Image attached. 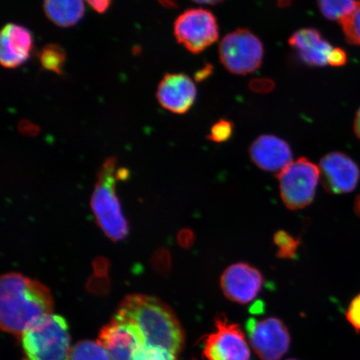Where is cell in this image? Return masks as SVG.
<instances>
[{"instance_id":"6da1fadb","label":"cell","mask_w":360,"mask_h":360,"mask_svg":"<svg viewBox=\"0 0 360 360\" xmlns=\"http://www.w3.org/2000/svg\"><path fill=\"white\" fill-rule=\"evenodd\" d=\"M53 300L46 286L21 274H4L0 285V326L20 337L53 313Z\"/></svg>"},{"instance_id":"7a4b0ae2","label":"cell","mask_w":360,"mask_h":360,"mask_svg":"<svg viewBox=\"0 0 360 360\" xmlns=\"http://www.w3.org/2000/svg\"><path fill=\"white\" fill-rule=\"evenodd\" d=\"M115 315L136 326L146 345L168 349L177 356L182 352L186 335L181 323L170 306L156 297L127 295Z\"/></svg>"},{"instance_id":"3957f363","label":"cell","mask_w":360,"mask_h":360,"mask_svg":"<svg viewBox=\"0 0 360 360\" xmlns=\"http://www.w3.org/2000/svg\"><path fill=\"white\" fill-rule=\"evenodd\" d=\"M25 360H70L69 326L65 318L49 314L20 337Z\"/></svg>"},{"instance_id":"277c9868","label":"cell","mask_w":360,"mask_h":360,"mask_svg":"<svg viewBox=\"0 0 360 360\" xmlns=\"http://www.w3.org/2000/svg\"><path fill=\"white\" fill-rule=\"evenodd\" d=\"M116 159L109 158L98 174L91 207L96 222L103 232L117 242L123 240L129 233V225L121 211L115 191Z\"/></svg>"},{"instance_id":"5b68a950","label":"cell","mask_w":360,"mask_h":360,"mask_svg":"<svg viewBox=\"0 0 360 360\" xmlns=\"http://www.w3.org/2000/svg\"><path fill=\"white\" fill-rule=\"evenodd\" d=\"M264 44L250 30L238 29L225 35L219 46V57L229 73L247 75L262 65Z\"/></svg>"},{"instance_id":"8992f818","label":"cell","mask_w":360,"mask_h":360,"mask_svg":"<svg viewBox=\"0 0 360 360\" xmlns=\"http://www.w3.org/2000/svg\"><path fill=\"white\" fill-rule=\"evenodd\" d=\"M321 169L306 158L291 162L278 174L281 199L288 209L298 210L311 204Z\"/></svg>"},{"instance_id":"52a82bcc","label":"cell","mask_w":360,"mask_h":360,"mask_svg":"<svg viewBox=\"0 0 360 360\" xmlns=\"http://www.w3.org/2000/svg\"><path fill=\"white\" fill-rule=\"evenodd\" d=\"M214 323L215 330L202 339L205 360H250V349L240 326L229 323L223 313L215 315Z\"/></svg>"},{"instance_id":"ba28073f","label":"cell","mask_w":360,"mask_h":360,"mask_svg":"<svg viewBox=\"0 0 360 360\" xmlns=\"http://www.w3.org/2000/svg\"><path fill=\"white\" fill-rule=\"evenodd\" d=\"M178 43L192 53H200L219 39V28L214 13L205 8H190L174 24Z\"/></svg>"},{"instance_id":"9c48e42d","label":"cell","mask_w":360,"mask_h":360,"mask_svg":"<svg viewBox=\"0 0 360 360\" xmlns=\"http://www.w3.org/2000/svg\"><path fill=\"white\" fill-rule=\"evenodd\" d=\"M245 328L252 348L261 360H281L290 349V331L281 319L250 318Z\"/></svg>"},{"instance_id":"30bf717a","label":"cell","mask_w":360,"mask_h":360,"mask_svg":"<svg viewBox=\"0 0 360 360\" xmlns=\"http://www.w3.org/2000/svg\"><path fill=\"white\" fill-rule=\"evenodd\" d=\"M98 341L111 360H131L134 353L146 345L145 337L136 326L116 315L101 328Z\"/></svg>"},{"instance_id":"8fae6325","label":"cell","mask_w":360,"mask_h":360,"mask_svg":"<svg viewBox=\"0 0 360 360\" xmlns=\"http://www.w3.org/2000/svg\"><path fill=\"white\" fill-rule=\"evenodd\" d=\"M264 283L263 274L247 263L232 264L220 278L224 295L233 303L247 304L258 296Z\"/></svg>"},{"instance_id":"7c38bea8","label":"cell","mask_w":360,"mask_h":360,"mask_svg":"<svg viewBox=\"0 0 360 360\" xmlns=\"http://www.w3.org/2000/svg\"><path fill=\"white\" fill-rule=\"evenodd\" d=\"M321 175L326 191L335 195L352 192L360 179L359 165L341 152H332L321 160Z\"/></svg>"},{"instance_id":"4fadbf2b","label":"cell","mask_w":360,"mask_h":360,"mask_svg":"<svg viewBox=\"0 0 360 360\" xmlns=\"http://www.w3.org/2000/svg\"><path fill=\"white\" fill-rule=\"evenodd\" d=\"M197 89L193 79L184 74H168L161 79L158 86V102L166 110L183 115L195 103Z\"/></svg>"},{"instance_id":"5bb4252c","label":"cell","mask_w":360,"mask_h":360,"mask_svg":"<svg viewBox=\"0 0 360 360\" xmlns=\"http://www.w3.org/2000/svg\"><path fill=\"white\" fill-rule=\"evenodd\" d=\"M250 156L261 169L276 172L291 163V148L283 139L271 134L261 135L252 143Z\"/></svg>"},{"instance_id":"9a60e30c","label":"cell","mask_w":360,"mask_h":360,"mask_svg":"<svg viewBox=\"0 0 360 360\" xmlns=\"http://www.w3.org/2000/svg\"><path fill=\"white\" fill-rule=\"evenodd\" d=\"M34 48L30 31L17 24L4 27L0 44V61L4 67L15 69L29 60Z\"/></svg>"},{"instance_id":"2e32d148","label":"cell","mask_w":360,"mask_h":360,"mask_svg":"<svg viewBox=\"0 0 360 360\" xmlns=\"http://www.w3.org/2000/svg\"><path fill=\"white\" fill-rule=\"evenodd\" d=\"M290 46L305 65L311 67L328 65L333 47L319 31L304 28L295 31L289 39Z\"/></svg>"},{"instance_id":"e0dca14e","label":"cell","mask_w":360,"mask_h":360,"mask_svg":"<svg viewBox=\"0 0 360 360\" xmlns=\"http://www.w3.org/2000/svg\"><path fill=\"white\" fill-rule=\"evenodd\" d=\"M43 7L48 19L61 28L78 24L85 13L84 0H44Z\"/></svg>"},{"instance_id":"ac0fdd59","label":"cell","mask_w":360,"mask_h":360,"mask_svg":"<svg viewBox=\"0 0 360 360\" xmlns=\"http://www.w3.org/2000/svg\"><path fill=\"white\" fill-rule=\"evenodd\" d=\"M70 360H111L101 342L82 340L71 349Z\"/></svg>"},{"instance_id":"d6986e66","label":"cell","mask_w":360,"mask_h":360,"mask_svg":"<svg viewBox=\"0 0 360 360\" xmlns=\"http://www.w3.org/2000/svg\"><path fill=\"white\" fill-rule=\"evenodd\" d=\"M319 11L327 20L340 22L356 6V0H316Z\"/></svg>"},{"instance_id":"ffe728a7","label":"cell","mask_w":360,"mask_h":360,"mask_svg":"<svg viewBox=\"0 0 360 360\" xmlns=\"http://www.w3.org/2000/svg\"><path fill=\"white\" fill-rule=\"evenodd\" d=\"M65 61L66 53L58 44H48L39 53L40 65L44 69L58 75L63 74Z\"/></svg>"},{"instance_id":"44dd1931","label":"cell","mask_w":360,"mask_h":360,"mask_svg":"<svg viewBox=\"0 0 360 360\" xmlns=\"http://www.w3.org/2000/svg\"><path fill=\"white\" fill-rule=\"evenodd\" d=\"M346 41L360 46V1L358 0L354 10L340 22Z\"/></svg>"},{"instance_id":"7402d4cb","label":"cell","mask_w":360,"mask_h":360,"mask_svg":"<svg viewBox=\"0 0 360 360\" xmlns=\"http://www.w3.org/2000/svg\"><path fill=\"white\" fill-rule=\"evenodd\" d=\"M274 244L277 247V256L283 259H292L295 257L300 245V238H295L283 231L274 233Z\"/></svg>"},{"instance_id":"603a6c76","label":"cell","mask_w":360,"mask_h":360,"mask_svg":"<svg viewBox=\"0 0 360 360\" xmlns=\"http://www.w3.org/2000/svg\"><path fill=\"white\" fill-rule=\"evenodd\" d=\"M131 360H177V355L168 349L146 345L134 353Z\"/></svg>"},{"instance_id":"cb8c5ba5","label":"cell","mask_w":360,"mask_h":360,"mask_svg":"<svg viewBox=\"0 0 360 360\" xmlns=\"http://www.w3.org/2000/svg\"><path fill=\"white\" fill-rule=\"evenodd\" d=\"M233 133V124L228 120H219L210 129L207 139L215 143H224L232 137Z\"/></svg>"},{"instance_id":"d4e9b609","label":"cell","mask_w":360,"mask_h":360,"mask_svg":"<svg viewBox=\"0 0 360 360\" xmlns=\"http://www.w3.org/2000/svg\"><path fill=\"white\" fill-rule=\"evenodd\" d=\"M150 264L153 269H154L158 274H169L171 264H172L169 251L166 250L165 248H161V249L158 250L154 255H153Z\"/></svg>"},{"instance_id":"484cf974","label":"cell","mask_w":360,"mask_h":360,"mask_svg":"<svg viewBox=\"0 0 360 360\" xmlns=\"http://www.w3.org/2000/svg\"><path fill=\"white\" fill-rule=\"evenodd\" d=\"M346 319L354 330L360 333V294L351 301L346 311Z\"/></svg>"},{"instance_id":"4316f807","label":"cell","mask_w":360,"mask_h":360,"mask_svg":"<svg viewBox=\"0 0 360 360\" xmlns=\"http://www.w3.org/2000/svg\"><path fill=\"white\" fill-rule=\"evenodd\" d=\"M110 288V280L107 276H98L94 274L93 276L89 278L87 283V289L94 294H107Z\"/></svg>"},{"instance_id":"83f0119b","label":"cell","mask_w":360,"mask_h":360,"mask_svg":"<svg viewBox=\"0 0 360 360\" xmlns=\"http://www.w3.org/2000/svg\"><path fill=\"white\" fill-rule=\"evenodd\" d=\"M347 62V53L340 48L335 47L328 56V65L332 67L344 66Z\"/></svg>"},{"instance_id":"f1b7e54d","label":"cell","mask_w":360,"mask_h":360,"mask_svg":"<svg viewBox=\"0 0 360 360\" xmlns=\"http://www.w3.org/2000/svg\"><path fill=\"white\" fill-rule=\"evenodd\" d=\"M177 240L184 249H190L195 240V233L190 229H183L178 233Z\"/></svg>"},{"instance_id":"f546056e","label":"cell","mask_w":360,"mask_h":360,"mask_svg":"<svg viewBox=\"0 0 360 360\" xmlns=\"http://www.w3.org/2000/svg\"><path fill=\"white\" fill-rule=\"evenodd\" d=\"M110 267V261L106 258L98 257L93 261L94 274L98 276H107Z\"/></svg>"},{"instance_id":"4dcf8cb0","label":"cell","mask_w":360,"mask_h":360,"mask_svg":"<svg viewBox=\"0 0 360 360\" xmlns=\"http://www.w3.org/2000/svg\"><path fill=\"white\" fill-rule=\"evenodd\" d=\"M89 6L97 13H105L111 6L112 0H85Z\"/></svg>"},{"instance_id":"1f68e13d","label":"cell","mask_w":360,"mask_h":360,"mask_svg":"<svg viewBox=\"0 0 360 360\" xmlns=\"http://www.w3.org/2000/svg\"><path fill=\"white\" fill-rule=\"evenodd\" d=\"M19 129L22 134L30 135V136L37 134L39 130L38 126H35L34 124L28 122V121H22Z\"/></svg>"},{"instance_id":"d6a6232c","label":"cell","mask_w":360,"mask_h":360,"mask_svg":"<svg viewBox=\"0 0 360 360\" xmlns=\"http://www.w3.org/2000/svg\"><path fill=\"white\" fill-rule=\"evenodd\" d=\"M213 72V67L210 65H206L202 67L201 70L196 72L195 79L197 81H202L209 77Z\"/></svg>"},{"instance_id":"836d02e7","label":"cell","mask_w":360,"mask_h":360,"mask_svg":"<svg viewBox=\"0 0 360 360\" xmlns=\"http://www.w3.org/2000/svg\"><path fill=\"white\" fill-rule=\"evenodd\" d=\"M354 130L355 135L360 141V108L354 117Z\"/></svg>"},{"instance_id":"e575fe53","label":"cell","mask_w":360,"mask_h":360,"mask_svg":"<svg viewBox=\"0 0 360 360\" xmlns=\"http://www.w3.org/2000/svg\"><path fill=\"white\" fill-rule=\"evenodd\" d=\"M192 1L201 4H208V6H214V4L223 2L224 0H192Z\"/></svg>"},{"instance_id":"d590c367","label":"cell","mask_w":360,"mask_h":360,"mask_svg":"<svg viewBox=\"0 0 360 360\" xmlns=\"http://www.w3.org/2000/svg\"><path fill=\"white\" fill-rule=\"evenodd\" d=\"M354 213L356 214L360 218V193H359L356 199L354 201Z\"/></svg>"},{"instance_id":"8d00e7d4","label":"cell","mask_w":360,"mask_h":360,"mask_svg":"<svg viewBox=\"0 0 360 360\" xmlns=\"http://www.w3.org/2000/svg\"><path fill=\"white\" fill-rule=\"evenodd\" d=\"M286 360H299V359H288Z\"/></svg>"},{"instance_id":"74e56055","label":"cell","mask_w":360,"mask_h":360,"mask_svg":"<svg viewBox=\"0 0 360 360\" xmlns=\"http://www.w3.org/2000/svg\"><path fill=\"white\" fill-rule=\"evenodd\" d=\"M193 360H196V359H193Z\"/></svg>"}]
</instances>
